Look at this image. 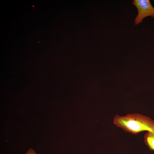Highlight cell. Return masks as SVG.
Returning <instances> with one entry per match:
<instances>
[{
    "label": "cell",
    "mask_w": 154,
    "mask_h": 154,
    "mask_svg": "<svg viewBox=\"0 0 154 154\" xmlns=\"http://www.w3.org/2000/svg\"><path fill=\"white\" fill-rule=\"evenodd\" d=\"M25 154H37L35 151L32 148L29 149Z\"/></svg>",
    "instance_id": "4"
},
{
    "label": "cell",
    "mask_w": 154,
    "mask_h": 154,
    "mask_svg": "<svg viewBox=\"0 0 154 154\" xmlns=\"http://www.w3.org/2000/svg\"><path fill=\"white\" fill-rule=\"evenodd\" d=\"M144 142L149 149L154 151V133L146 132L144 137Z\"/></svg>",
    "instance_id": "3"
},
{
    "label": "cell",
    "mask_w": 154,
    "mask_h": 154,
    "mask_svg": "<svg viewBox=\"0 0 154 154\" xmlns=\"http://www.w3.org/2000/svg\"><path fill=\"white\" fill-rule=\"evenodd\" d=\"M138 10V14L135 19L134 22L137 25L142 22L145 17H154V7L149 0H134L132 2Z\"/></svg>",
    "instance_id": "2"
},
{
    "label": "cell",
    "mask_w": 154,
    "mask_h": 154,
    "mask_svg": "<svg viewBox=\"0 0 154 154\" xmlns=\"http://www.w3.org/2000/svg\"><path fill=\"white\" fill-rule=\"evenodd\" d=\"M113 123L117 127L133 134L144 131L154 133V120L141 114L133 113L122 116L117 115L114 118Z\"/></svg>",
    "instance_id": "1"
}]
</instances>
